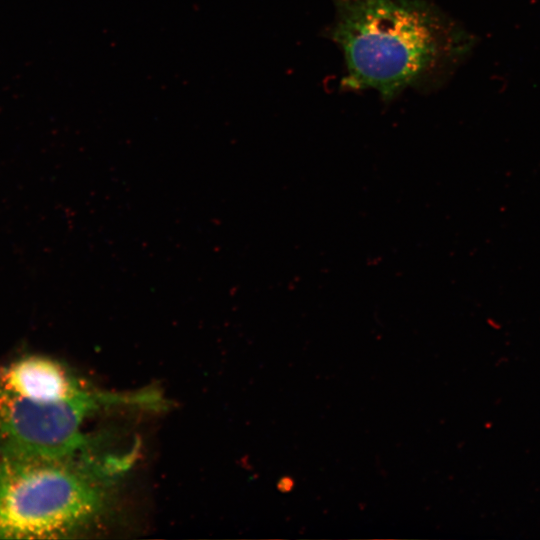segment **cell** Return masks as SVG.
Wrapping results in <instances>:
<instances>
[{"instance_id": "6da1fadb", "label": "cell", "mask_w": 540, "mask_h": 540, "mask_svg": "<svg viewBox=\"0 0 540 540\" xmlns=\"http://www.w3.org/2000/svg\"><path fill=\"white\" fill-rule=\"evenodd\" d=\"M331 39L346 65L344 84L385 101L436 84L460 60L466 36L425 0H332Z\"/></svg>"}, {"instance_id": "7a4b0ae2", "label": "cell", "mask_w": 540, "mask_h": 540, "mask_svg": "<svg viewBox=\"0 0 540 540\" xmlns=\"http://www.w3.org/2000/svg\"><path fill=\"white\" fill-rule=\"evenodd\" d=\"M125 458L47 457L0 445V539L76 536L107 513Z\"/></svg>"}, {"instance_id": "3957f363", "label": "cell", "mask_w": 540, "mask_h": 540, "mask_svg": "<svg viewBox=\"0 0 540 540\" xmlns=\"http://www.w3.org/2000/svg\"><path fill=\"white\" fill-rule=\"evenodd\" d=\"M152 389L111 392L94 388L74 399L56 401L44 395L0 386V445L47 456L91 453L84 424L95 413L113 408L151 409Z\"/></svg>"}]
</instances>
